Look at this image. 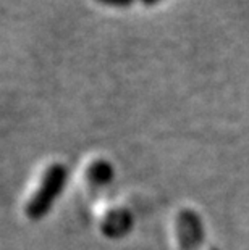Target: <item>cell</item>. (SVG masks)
I'll return each instance as SVG.
<instances>
[{
    "instance_id": "6da1fadb",
    "label": "cell",
    "mask_w": 249,
    "mask_h": 250,
    "mask_svg": "<svg viewBox=\"0 0 249 250\" xmlns=\"http://www.w3.org/2000/svg\"><path fill=\"white\" fill-rule=\"evenodd\" d=\"M67 178V169L60 163L50 165L42 174L41 184L36 188L34 194L26 200L24 213L31 220H39L50 208L52 202L60 194V189Z\"/></svg>"
},
{
    "instance_id": "7a4b0ae2",
    "label": "cell",
    "mask_w": 249,
    "mask_h": 250,
    "mask_svg": "<svg viewBox=\"0 0 249 250\" xmlns=\"http://www.w3.org/2000/svg\"><path fill=\"white\" fill-rule=\"evenodd\" d=\"M175 231L181 250H214L205 244L203 226L198 215L193 211H180L175 221Z\"/></svg>"
},
{
    "instance_id": "3957f363",
    "label": "cell",
    "mask_w": 249,
    "mask_h": 250,
    "mask_svg": "<svg viewBox=\"0 0 249 250\" xmlns=\"http://www.w3.org/2000/svg\"><path fill=\"white\" fill-rule=\"evenodd\" d=\"M97 3L104 5V7H113V8H125L130 7V5L135 3H142L146 7H151V5H156L162 0H96Z\"/></svg>"
}]
</instances>
